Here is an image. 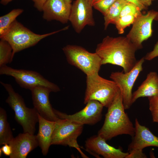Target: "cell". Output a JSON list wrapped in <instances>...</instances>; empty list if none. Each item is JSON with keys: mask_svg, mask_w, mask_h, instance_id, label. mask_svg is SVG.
Segmentation results:
<instances>
[{"mask_svg": "<svg viewBox=\"0 0 158 158\" xmlns=\"http://www.w3.org/2000/svg\"><path fill=\"white\" fill-rule=\"evenodd\" d=\"M13 48L10 44L6 40L1 39L0 67L11 62L13 58Z\"/></svg>", "mask_w": 158, "mask_h": 158, "instance_id": "603a6c76", "label": "cell"}, {"mask_svg": "<svg viewBox=\"0 0 158 158\" xmlns=\"http://www.w3.org/2000/svg\"><path fill=\"white\" fill-rule=\"evenodd\" d=\"M152 0V1H154V0Z\"/></svg>", "mask_w": 158, "mask_h": 158, "instance_id": "ab89813d", "label": "cell"}, {"mask_svg": "<svg viewBox=\"0 0 158 158\" xmlns=\"http://www.w3.org/2000/svg\"><path fill=\"white\" fill-rule=\"evenodd\" d=\"M158 96V75L155 72H150L146 79L132 94V103H134L141 97Z\"/></svg>", "mask_w": 158, "mask_h": 158, "instance_id": "d6986e66", "label": "cell"}, {"mask_svg": "<svg viewBox=\"0 0 158 158\" xmlns=\"http://www.w3.org/2000/svg\"><path fill=\"white\" fill-rule=\"evenodd\" d=\"M34 107L39 114L45 119L56 121L59 118L55 114L49 98L52 92L49 88L44 86L35 87L30 90Z\"/></svg>", "mask_w": 158, "mask_h": 158, "instance_id": "4fadbf2b", "label": "cell"}, {"mask_svg": "<svg viewBox=\"0 0 158 158\" xmlns=\"http://www.w3.org/2000/svg\"><path fill=\"white\" fill-rule=\"evenodd\" d=\"M151 111L158 109V96L148 97Z\"/></svg>", "mask_w": 158, "mask_h": 158, "instance_id": "f1b7e54d", "label": "cell"}, {"mask_svg": "<svg viewBox=\"0 0 158 158\" xmlns=\"http://www.w3.org/2000/svg\"><path fill=\"white\" fill-rule=\"evenodd\" d=\"M158 13L157 11L151 10L145 14H142L136 18L132 24L126 37L138 49L142 48V42L152 35V22Z\"/></svg>", "mask_w": 158, "mask_h": 158, "instance_id": "30bf717a", "label": "cell"}, {"mask_svg": "<svg viewBox=\"0 0 158 158\" xmlns=\"http://www.w3.org/2000/svg\"><path fill=\"white\" fill-rule=\"evenodd\" d=\"M145 60L144 57L138 60L133 68L128 72H112L110 75V78L119 88L125 109L130 108L132 104V90L137 79L143 70L142 65Z\"/></svg>", "mask_w": 158, "mask_h": 158, "instance_id": "9c48e42d", "label": "cell"}, {"mask_svg": "<svg viewBox=\"0 0 158 158\" xmlns=\"http://www.w3.org/2000/svg\"><path fill=\"white\" fill-rule=\"evenodd\" d=\"M51 136V145L68 146L76 149L83 158H88L81 151L77 139L83 131V125L66 119L59 118Z\"/></svg>", "mask_w": 158, "mask_h": 158, "instance_id": "52a82bcc", "label": "cell"}, {"mask_svg": "<svg viewBox=\"0 0 158 158\" xmlns=\"http://www.w3.org/2000/svg\"><path fill=\"white\" fill-rule=\"evenodd\" d=\"M140 2L145 6L147 8L152 3V0H139Z\"/></svg>", "mask_w": 158, "mask_h": 158, "instance_id": "836d02e7", "label": "cell"}, {"mask_svg": "<svg viewBox=\"0 0 158 158\" xmlns=\"http://www.w3.org/2000/svg\"><path fill=\"white\" fill-rule=\"evenodd\" d=\"M128 2L133 3L137 5L140 9L142 10L146 9L147 8L143 5L139 0H125Z\"/></svg>", "mask_w": 158, "mask_h": 158, "instance_id": "1f68e13d", "label": "cell"}, {"mask_svg": "<svg viewBox=\"0 0 158 158\" xmlns=\"http://www.w3.org/2000/svg\"><path fill=\"white\" fill-rule=\"evenodd\" d=\"M137 17L129 14L119 17L115 25L119 34H123L127 27L132 24Z\"/></svg>", "mask_w": 158, "mask_h": 158, "instance_id": "cb8c5ba5", "label": "cell"}, {"mask_svg": "<svg viewBox=\"0 0 158 158\" xmlns=\"http://www.w3.org/2000/svg\"><path fill=\"white\" fill-rule=\"evenodd\" d=\"M146 155L143 152L142 150H134L129 151L125 158H146Z\"/></svg>", "mask_w": 158, "mask_h": 158, "instance_id": "4316f807", "label": "cell"}, {"mask_svg": "<svg viewBox=\"0 0 158 158\" xmlns=\"http://www.w3.org/2000/svg\"><path fill=\"white\" fill-rule=\"evenodd\" d=\"M62 50L69 63L78 68L86 75L99 73L101 60L95 52H90L79 46L67 45Z\"/></svg>", "mask_w": 158, "mask_h": 158, "instance_id": "8992f818", "label": "cell"}, {"mask_svg": "<svg viewBox=\"0 0 158 158\" xmlns=\"http://www.w3.org/2000/svg\"><path fill=\"white\" fill-rule=\"evenodd\" d=\"M11 127L7 120L6 111L0 108V145L9 144L14 138Z\"/></svg>", "mask_w": 158, "mask_h": 158, "instance_id": "44dd1931", "label": "cell"}, {"mask_svg": "<svg viewBox=\"0 0 158 158\" xmlns=\"http://www.w3.org/2000/svg\"><path fill=\"white\" fill-rule=\"evenodd\" d=\"M0 74L13 77L20 87L30 90L36 87L44 86L49 88L52 92L60 91V88L57 85L35 71L14 69L6 65L0 67Z\"/></svg>", "mask_w": 158, "mask_h": 158, "instance_id": "ba28073f", "label": "cell"}, {"mask_svg": "<svg viewBox=\"0 0 158 158\" xmlns=\"http://www.w3.org/2000/svg\"><path fill=\"white\" fill-rule=\"evenodd\" d=\"M135 133L132 142L129 145L128 150H142L149 146L158 147V137L154 135L149 128L139 123L136 118Z\"/></svg>", "mask_w": 158, "mask_h": 158, "instance_id": "e0dca14e", "label": "cell"}, {"mask_svg": "<svg viewBox=\"0 0 158 158\" xmlns=\"http://www.w3.org/2000/svg\"><path fill=\"white\" fill-rule=\"evenodd\" d=\"M69 27L67 26L56 31L40 35L34 33L16 20L6 32L0 37L8 42L11 45L14 57L16 53L35 46L41 40L49 36L67 30Z\"/></svg>", "mask_w": 158, "mask_h": 158, "instance_id": "277c9868", "label": "cell"}, {"mask_svg": "<svg viewBox=\"0 0 158 158\" xmlns=\"http://www.w3.org/2000/svg\"><path fill=\"white\" fill-rule=\"evenodd\" d=\"M34 3V6L39 11H42L44 4L47 0H31Z\"/></svg>", "mask_w": 158, "mask_h": 158, "instance_id": "f546056e", "label": "cell"}, {"mask_svg": "<svg viewBox=\"0 0 158 158\" xmlns=\"http://www.w3.org/2000/svg\"><path fill=\"white\" fill-rule=\"evenodd\" d=\"M120 90L108 107L104 124L98 135L106 141L118 135L127 134L133 137L135 128L125 111Z\"/></svg>", "mask_w": 158, "mask_h": 158, "instance_id": "7a4b0ae2", "label": "cell"}, {"mask_svg": "<svg viewBox=\"0 0 158 158\" xmlns=\"http://www.w3.org/2000/svg\"><path fill=\"white\" fill-rule=\"evenodd\" d=\"M3 153L2 152L1 149H0V157H1Z\"/></svg>", "mask_w": 158, "mask_h": 158, "instance_id": "f35d334b", "label": "cell"}, {"mask_svg": "<svg viewBox=\"0 0 158 158\" xmlns=\"http://www.w3.org/2000/svg\"><path fill=\"white\" fill-rule=\"evenodd\" d=\"M151 112L153 121L158 123V109L152 111Z\"/></svg>", "mask_w": 158, "mask_h": 158, "instance_id": "d6a6232c", "label": "cell"}, {"mask_svg": "<svg viewBox=\"0 0 158 158\" xmlns=\"http://www.w3.org/2000/svg\"><path fill=\"white\" fill-rule=\"evenodd\" d=\"M38 116L39 130L36 136L42 153L46 155L51 145V136L56 122L47 120L38 113Z\"/></svg>", "mask_w": 158, "mask_h": 158, "instance_id": "ac0fdd59", "label": "cell"}, {"mask_svg": "<svg viewBox=\"0 0 158 158\" xmlns=\"http://www.w3.org/2000/svg\"><path fill=\"white\" fill-rule=\"evenodd\" d=\"M65 1L68 3L71 4V0H65Z\"/></svg>", "mask_w": 158, "mask_h": 158, "instance_id": "d590c367", "label": "cell"}, {"mask_svg": "<svg viewBox=\"0 0 158 158\" xmlns=\"http://www.w3.org/2000/svg\"><path fill=\"white\" fill-rule=\"evenodd\" d=\"M71 4L65 0H47L43 8V18L47 21L56 20L62 23L69 21Z\"/></svg>", "mask_w": 158, "mask_h": 158, "instance_id": "9a60e30c", "label": "cell"}, {"mask_svg": "<svg viewBox=\"0 0 158 158\" xmlns=\"http://www.w3.org/2000/svg\"><path fill=\"white\" fill-rule=\"evenodd\" d=\"M92 7L90 0H76L71 5L69 21L77 33H80L87 25H95Z\"/></svg>", "mask_w": 158, "mask_h": 158, "instance_id": "8fae6325", "label": "cell"}, {"mask_svg": "<svg viewBox=\"0 0 158 158\" xmlns=\"http://www.w3.org/2000/svg\"><path fill=\"white\" fill-rule=\"evenodd\" d=\"M8 96L6 100L15 113V118L21 126L23 132L34 134L35 126L38 121V112L34 107H27L22 97L15 92L12 85L1 81Z\"/></svg>", "mask_w": 158, "mask_h": 158, "instance_id": "3957f363", "label": "cell"}, {"mask_svg": "<svg viewBox=\"0 0 158 158\" xmlns=\"http://www.w3.org/2000/svg\"><path fill=\"white\" fill-rule=\"evenodd\" d=\"M154 20L158 21V13L154 19Z\"/></svg>", "mask_w": 158, "mask_h": 158, "instance_id": "8d00e7d4", "label": "cell"}, {"mask_svg": "<svg viewBox=\"0 0 158 158\" xmlns=\"http://www.w3.org/2000/svg\"><path fill=\"white\" fill-rule=\"evenodd\" d=\"M158 56V41L155 44L153 50L144 57L145 60L150 61Z\"/></svg>", "mask_w": 158, "mask_h": 158, "instance_id": "83f0119b", "label": "cell"}, {"mask_svg": "<svg viewBox=\"0 0 158 158\" xmlns=\"http://www.w3.org/2000/svg\"><path fill=\"white\" fill-rule=\"evenodd\" d=\"M86 83L85 104L95 100L108 108L120 90L114 81L102 77L98 73L86 75Z\"/></svg>", "mask_w": 158, "mask_h": 158, "instance_id": "5b68a950", "label": "cell"}, {"mask_svg": "<svg viewBox=\"0 0 158 158\" xmlns=\"http://www.w3.org/2000/svg\"><path fill=\"white\" fill-rule=\"evenodd\" d=\"M13 0H1L0 3L2 4L6 5Z\"/></svg>", "mask_w": 158, "mask_h": 158, "instance_id": "e575fe53", "label": "cell"}, {"mask_svg": "<svg viewBox=\"0 0 158 158\" xmlns=\"http://www.w3.org/2000/svg\"><path fill=\"white\" fill-rule=\"evenodd\" d=\"M138 50L126 37L107 36L97 44L95 52L101 58L102 65L110 64L120 66L124 72L127 73L137 63L135 53Z\"/></svg>", "mask_w": 158, "mask_h": 158, "instance_id": "6da1fadb", "label": "cell"}, {"mask_svg": "<svg viewBox=\"0 0 158 158\" xmlns=\"http://www.w3.org/2000/svg\"><path fill=\"white\" fill-rule=\"evenodd\" d=\"M106 141L98 135L92 136L85 141L86 150L97 157L100 155L105 158H125L128 154L109 145Z\"/></svg>", "mask_w": 158, "mask_h": 158, "instance_id": "5bb4252c", "label": "cell"}, {"mask_svg": "<svg viewBox=\"0 0 158 158\" xmlns=\"http://www.w3.org/2000/svg\"><path fill=\"white\" fill-rule=\"evenodd\" d=\"M118 0H97L93 4V7L103 15L109 8Z\"/></svg>", "mask_w": 158, "mask_h": 158, "instance_id": "484cf974", "label": "cell"}, {"mask_svg": "<svg viewBox=\"0 0 158 158\" xmlns=\"http://www.w3.org/2000/svg\"><path fill=\"white\" fill-rule=\"evenodd\" d=\"M141 11L135 4L128 2L122 8L119 17L129 14H133L138 17L142 14Z\"/></svg>", "mask_w": 158, "mask_h": 158, "instance_id": "d4e9b609", "label": "cell"}, {"mask_svg": "<svg viewBox=\"0 0 158 158\" xmlns=\"http://www.w3.org/2000/svg\"><path fill=\"white\" fill-rule=\"evenodd\" d=\"M128 2L125 0H118L109 8L104 15L105 30L109 24H115L119 17L121 10Z\"/></svg>", "mask_w": 158, "mask_h": 158, "instance_id": "ffe728a7", "label": "cell"}, {"mask_svg": "<svg viewBox=\"0 0 158 158\" xmlns=\"http://www.w3.org/2000/svg\"><path fill=\"white\" fill-rule=\"evenodd\" d=\"M0 149L4 154L6 156H10L12 154V148L9 144H5L3 145Z\"/></svg>", "mask_w": 158, "mask_h": 158, "instance_id": "4dcf8cb0", "label": "cell"}, {"mask_svg": "<svg viewBox=\"0 0 158 158\" xmlns=\"http://www.w3.org/2000/svg\"><path fill=\"white\" fill-rule=\"evenodd\" d=\"M86 104L82 110L72 115H68L54 109V111L60 118L69 119L83 125H94L101 120L104 107L99 101L93 100L89 101Z\"/></svg>", "mask_w": 158, "mask_h": 158, "instance_id": "7c38bea8", "label": "cell"}, {"mask_svg": "<svg viewBox=\"0 0 158 158\" xmlns=\"http://www.w3.org/2000/svg\"><path fill=\"white\" fill-rule=\"evenodd\" d=\"M23 11V9H13L7 14L0 17V37L8 30L16 18Z\"/></svg>", "mask_w": 158, "mask_h": 158, "instance_id": "7402d4cb", "label": "cell"}, {"mask_svg": "<svg viewBox=\"0 0 158 158\" xmlns=\"http://www.w3.org/2000/svg\"><path fill=\"white\" fill-rule=\"evenodd\" d=\"M9 144L12 149L10 158H25L39 146L36 135L24 132L14 138Z\"/></svg>", "mask_w": 158, "mask_h": 158, "instance_id": "2e32d148", "label": "cell"}, {"mask_svg": "<svg viewBox=\"0 0 158 158\" xmlns=\"http://www.w3.org/2000/svg\"><path fill=\"white\" fill-rule=\"evenodd\" d=\"M90 0L92 4H93V3L97 0Z\"/></svg>", "mask_w": 158, "mask_h": 158, "instance_id": "74e56055", "label": "cell"}]
</instances>
